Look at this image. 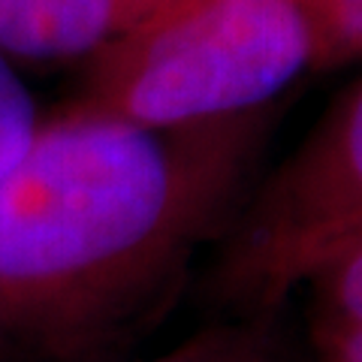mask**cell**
I'll list each match as a JSON object with an SVG mask.
<instances>
[{"label": "cell", "mask_w": 362, "mask_h": 362, "mask_svg": "<svg viewBox=\"0 0 362 362\" xmlns=\"http://www.w3.org/2000/svg\"><path fill=\"white\" fill-rule=\"evenodd\" d=\"M254 151V118L42 121L0 175V350L78 362L127 335L233 221Z\"/></svg>", "instance_id": "obj_1"}, {"label": "cell", "mask_w": 362, "mask_h": 362, "mask_svg": "<svg viewBox=\"0 0 362 362\" xmlns=\"http://www.w3.org/2000/svg\"><path fill=\"white\" fill-rule=\"evenodd\" d=\"M320 58L305 0H163L106 45L76 106L154 130L242 121Z\"/></svg>", "instance_id": "obj_2"}, {"label": "cell", "mask_w": 362, "mask_h": 362, "mask_svg": "<svg viewBox=\"0 0 362 362\" xmlns=\"http://www.w3.org/2000/svg\"><path fill=\"white\" fill-rule=\"evenodd\" d=\"M356 242H362V82L235 209L211 272V296L235 320H263Z\"/></svg>", "instance_id": "obj_3"}, {"label": "cell", "mask_w": 362, "mask_h": 362, "mask_svg": "<svg viewBox=\"0 0 362 362\" xmlns=\"http://www.w3.org/2000/svg\"><path fill=\"white\" fill-rule=\"evenodd\" d=\"M163 0H0V52L76 58L106 49Z\"/></svg>", "instance_id": "obj_4"}, {"label": "cell", "mask_w": 362, "mask_h": 362, "mask_svg": "<svg viewBox=\"0 0 362 362\" xmlns=\"http://www.w3.org/2000/svg\"><path fill=\"white\" fill-rule=\"evenodd\" d=\"M151 362H287L263 320H233L187 338Z\"/></svg>", "instance_id": "obj_5"}, {"label": "cell", "mask_w": 362, "mask_h": 362, "mask_svg": "<svg viewBox=\"0 0 362 362\" xmlns=\"http://www.w3.org/2000/svg\"><path fill=\"white\" fill-rule=\"evenodd\" d=\"M40 115L30 90L0 52V175L13 166L40 130Z\"/></svg>", "instance_id": "obj_6"}, {"label": "cell", "mask_w": 362, "mask_h": 362, "mask_svg": "<svg viewBox=\"0 0 362 362\" xmlns=\"http://www.w3.org/2000/svg\"><path fill=\"white\" fill-rule=\"evenodd\" d=\"M320 30L323 54H362V0H305Z\"/></svg>", "instance_id": "obj_7"}, {"label": "cell", "mask_w": 362, "mask_h": 362, "mask_svg": "<svg viewBox=\"0 0 362 362\" xmlns=\"http://www.w3.org/2000/svg\"><path fill=\"white\" fill-rule=\"evenodd\" d=\"M317 362H362V323L311 329Z\"/></svg>", "instance_id": "obj_8"}]
</instances>
